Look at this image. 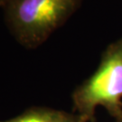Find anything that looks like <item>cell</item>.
Segmentation results:
<instances>
[{
	"instance_id": "cell-1",
	"label": "cell",
	"mask_w": 122,
	"mask_h": 122,
	"mask_svg": "<svg viewBox=\"0 0 122 122\" xmlns=\"http://www.w3.org/2000/svg\"><path fill=\"white\" fill-rule=\"evenodd\" d=\"M82 0H7L1 5L11 34L26 48L42 44L79 8Z\"/></svg>"
},
{
	"instance_id": "cell-2",
	"label": "cell",
	"mask_w": 122,
	"mask_h": 122,
	"mask_svg": "<svg viewBox=\"0 0 122 122\" xmlns=\"http://www.w3.org/2000/svg\"><path fill=\"white\" fill-rule=\"evenodd\" d=\"M75 109L81 122L103 107L117 119L122 117V38L106 48L95 72L73 93Z\"/></svg>"
},
{
	"instance_id": "cell-3",
	"label": "cell",
	"mask_w": 122,
	"mask_h": 122,
	"mask_svg": "<svg viewBox=\"0 0 122 122\" xmlns=\"http://www.w3.org/2000/svg\"><path fill=\"white\" fill-rule=\"evenodd\" d=\"M0 122H81L78 115L74 116L60 110L35 108L9 120Z\"/></svg>"
},
{
	"instance_id": "cell-4",
	"label": "cell",
	"mask_w": 122,
	"mask_h": 122,
	"mask_svg": "<svg viewBox=\"0 0 122 122\" xmlns=\"http://www.w3.org/2000/svg\"><path fill=\"white\" fill-rule=\"evenodd\" d=\"M5 1H7V0H0V5L3 4V3H5Z\"/></svg>"
},
{
	"instance_id": "cell-5",
	"label": "cell",
	"mask_w": 122,
	"mask_h": 122,
	"mask_svg": "<svg viewBox=\"0 0 122 122\" xmlns=\"http://www.w3.org/2000/svg\"><path fill=\"white\" fill-rule=\"evenodd\" d=\"M117 122H122V117L120 118H118V119H117Z\"/></svg>"
}]
</instances>
